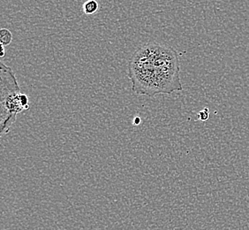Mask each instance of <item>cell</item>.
<instances>
[{
    "label": "cell",
    "mask_w": 249,
    "mask_h": 230,
    "mask_svg": "<svg viewBox=\"0 0 249 230\" xmlns=\"http://www.w3.org/2000/svg\"><path fill=\"white\" fill-rule=\"evenodd\" d=\"M178 53L173 47L158 43L142 45L130 58L127 77L136 95H170L183 91Z\"/></svg>",
    "instance_id": "cell-1"
},
{
    "label": "cell",
    "mask_w": 249,
    "mask_h": 230,
    "mask_svg": "<svg viewBox=\"0 0 249 230\" xmlns=\"http://www.w3.org/2000/svg\"><path fill=\"white\" fill-rule=\"evenodd\" d=\"M1 46V53H0V57L3 58L5 56V46L3 45H0Z\"/></svg>",
    "instance_id": "cell-7"
},
{
    "label": "cell",
    "mask_w": 249,
    "mask_h": 230,
    "mask_svg": "<svg viewBox=\"0 0 249 230\" xmlns=\"http://www.w3.org/2000/svg\"><path fill=\"white\" fill-rule=\"evenodd\" d=\"M13 34L9 29H2L0 30V43L3 46H8L13 42Z\"/></svg>",
    "instance_id": "cell-4"
},
{
    "label": "cell",
    "mask_w": 249,
    "mask_h": 230,
    "mask_svg": "<svg viewBox=\"0 0 249 230\" xmlns=\"http://www.w3.org/2000/svg\"><path fill=\"white\" fill-rule=\"evenodd\" d=\"M0 134H7L17 119V115L29 110L28 95L21 94L12 68L0 63Z\"/></svg>",
    "instance_id": "cell-2"
},
{
    "label": "cell",
    "mask_w": 249,
    "mask_h": 230,
    "mask_svg": "<svg viewBox=\"0 0 249 230\" xmlns=\"http://www.w3.org/2000/svg\"><path fill=\"white\" fill-rule=\"evenodd\" d=\"M82 9L85 15H94L99 9V4L96 0H88L83 4Z\"/></svg>",
    "instance_id": "cell-3"
},
{
    "label": "cell",
    "mask_w": 249,
    "mask_h": 230,
    "mask_svg": "<svg viewBox=\"0 0 249 230\" xmlns=\"http://www.w3.org/2000/svg\"><path fill=\"white\" fill-rule=\"evenodd\" d=\"M209 116H210V112L208 108L203 109V111H201L199 114H198V118L201 120H207L209 119Z\"/></svg>",
    "instance_id": "cell-5"
},
{
    "label": "cell",
    "mask_w": 249,
    "mask_h": 230,
    "mask_svg": "<svg viewBox=\"0 0 249 230\" xmlns=\"http://www.w3.org/2000/svg\"><path fill=\"white\" fill-rule=\"evenodd\" d=\"M141 123V118L138 117V116H136V117H134V125L135 126H138V125Z\"/></svg>",
    "instance_id": "cell-6"
}]
</instances>
